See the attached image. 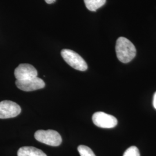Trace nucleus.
I'll return each mask as SVG.
<instances>
[{"label":"nucleus","mask_w":156,"mask_h":156,"mask_svg":"<svg viewBox=\"0 0 156 156\" xmlns=\"http://www.w3.org/2000/svg\"><path fill=\"white\" fill-rule=\"evenodd\" d=\"M115 49L117 58L123 63L132 61L136 56V50L135 46L125 37H119L117 39Z\"/></svg>","instance_id":"nucleus-1"},{"label":"nucleus","mask_w":156,"mask_h":156,"mask_svg":"<svg viewBox=\"0 0 156 156\" xmlns=\"http://www.w3.org/2000/svg\"><path fill=\"white\" fill-rule=\"evenodd\" d=\"M61 55L63 59L73 68L80 71H85L87 69V64L83 58L77 53L70 49H62Z\"/></svg>","instance_id":"nucleus-2"},{"label":"nucleus","mask_w":156,"mask_h":156,"mask_svg":"<svg viewBox=\"0 0 156 156\" xmlns=\"http://www.w3.org/2000/svg\"><path fill=\"white\" fill-rule=\"evenodd\" d=\"M34 137L39 142L51 146H58L62 142L61 135L52 129L38 130L34 134Z\"/></svg>","instance_id":"nucleus-3"},{"label":"nucleus","mask_w":156,"mask_h":156,"mask_svg":"<svg viewBox=\"0 0 156 156\" xmlns=\"http://www.w3.org/2000/svg\"><path fill=\"white\" fill-rule=\"evenodd\" d=\"M92 120L95 125L100 128H114L117 124L116 117L103 112H95L93 115Z\"/></svg>","instance_id":"nucleus-4"},{"label":"nucleus","mask_w":156,"mask_h":156,"mask_svg":"<svg viewBox=\"0 0 156 156\" xmlns=\"http://www.w3.org/2000/svg\"><path fill=\"white\" fill-rule=\"evenodd\" d=\"M21 108L16 102L11 101L0 102V119L16 117L21 112Z\"/></svg>","instance_id":"nucleus-5"},{"label":"nucleus","mask_w":156,"mask_h":156,"mask_svg":"<svg viewBox=\"0 0 156 156\" xmlns=\"http://www.w3.org/2000/svg\"><path fill=\"white\" fill-rule=\"evenodd\" d=\"M15 83L19 89L24 91H32L41 89L45 86L44 81L38 77L23 80H16Z\"/></svg>","instance_id":"nucleus-6"},{"label":"nucleus","mask_w":156,"mask_h":156,"mask_svg":"<svg viewBox=\"0 0 156 156\" xmlns=\"http://www.w3.org/2000/svg\"><path fill=\"white\" fill-rule=\"evenodd\" d=\"M16 80H23L37 77L38 72L34 67L29 64H21L15 70Z\"/></svg>","instance_id":"nucleus-7"},{"label":"nucleus","mask_w":156,"mask_h":156,"mask_svg":"<svg viewBox=\"0 0 156 156\" xmlns=\"http://www.w3.org/2000/svg\"><path fill=\"white\" fill-rule=\"evenodd\" d=\"M17 156H47L44 152L32 146L20 147L17 151Z\"/></svg>","instance_id":"nucleus-8"},{"label":"nucleus","mask_w":156,"mask_h":156,"mask_svg":"<svg viewBox=\"0 0 156 156\" xmlns=\"http://www.w3.org/2000/svg\"><path fill=\"white\" fill-rule=\"evenodd\" d=\"M85 5L90 11H96L106 3V0H84Z\"/></svg>","instance_id":"nucleus-9"},{"label":"nucleus","mask_w":156,"mask_h":156,"mask_svg":"<svg viewBox=\"0 0 156 156\" xmlns=\"http://www.w3.org/2000/svg\"><path fill=\"white\" fill-rule=\"evenodd\" d=\"M78 151L80 156H96L90 147L84 145L79 146Z\"/></svg>","instance_id":"nucleus-10"},{"label":"nucleus","mask_w":156,"mask_h":156,"mask_svg":"<svg viewBox=\"0 0 156 156\" xmlns=\"http://www.w3.org/2000/svg\"><path fill=\"white\" fill-rule=\"evenodd\" d=\"M123 156H140V151L136 146H131L124 153Z\"/></svg>","instance_id":"nucleus-11"},{"label":"nucleus","mask_w":156,"mask_h":156,"mask_svg":"<svg viewBox=\"0 0 156 156\" xmlns=\"http://www.w3.org/2000/svg\"><path fill=\"white\" fill-rule=\"evenodd\" d=\"M153 104L154 108L156 109V92L154 93L153 96Z\"/></svg>","instance_id":"nucleus-12"},{"label":"nucleus","mask_w":156,"mask_h":156,"mask_svg":"<svg viewBox=\"0 0 156 156\" xmlns=\"http://www.w3.org/2000/svg\"><path fill=\"white\" fill-rule=\"evenodd\" d=\"M45 2H46L47 4H50L54 3V2L56 1V0H45Z\"/></svg>","instance_id":"nucleus-13"}]
</instances>
